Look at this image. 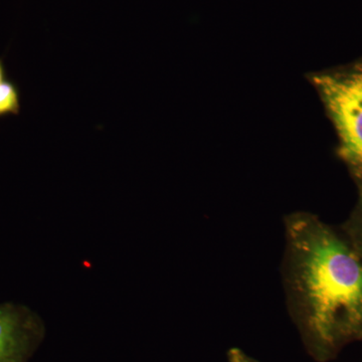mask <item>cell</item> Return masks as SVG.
Instances as JSON below:
<instances>
[{"instance_id": "7", "label": "cell", "mask_w": 362, "mask_h": 362, "mask_svg": "<svg viewBox=\"0 0 362 362\" xmlns=\"http://www.w3.org/2000/svg\"><path fill=\"white\" fill-rule=\"evenodd\" d=\"M6 80V66H4V61L0 59V84Z\"/></svg>"}, {"instance_id": "2", "label": "cell", "mask_w": 362, "mask_h": 362, "mask_svg": "<svg viewBox=\"0 0 362 362\" xmlns=\"http://www.w3.org/2000/svg\"><path fill=\"white\" fill-rule=\"evenodd\" d=\"M337 130V156L362 190V62L307 74Z\"/></svg>"}, {"instance_id": "6", "label": "cell", "mask_w": 362, "mask_h": 362, "mask_svg": "<svg viewBox=\"0 0 362 362\" xmlns=\"http://www.w3.org/2000/svg\"><path fill=\"white\" fill-rule=\"evenodd\" d=\"M226 359H228V362H259L238 347H233L228 350L226 354Z\"/></svg>"}, {"instance_id": "3", "label": "cell", "mask_w": 362, "mask_h": 362, "mask_svg": "<svg viewBox=\"0 0 362 362\" xmlns=\"http://www.w3.org/2000/svg\"><path fill=\"white\" fill-rule=\"evenodd\" d=\"M39 319L11 305L0 306V362H26L42 341Z\"/></svg>"}, {"instance_id": "1", "label": "cell", "mask_w": 362, "mask_h": 362, "mask_svg": "<svg viewBox=\"0 0 362 362\" xmlns=\"http://www.w3.org/2000/svg\"><path fill=\"white\" fill-rule=\"evenodd\" d=\"M284 228L288 311L309 356L329 361L362 339V259L339 228L314 214H287Z\"/></svg>"}, {"instance_id": "5", "label": "cell", "mask_w": 362, "mask_h": 362, "mask_svg": "<svg viewBox=\"0 0 362 362\" xmlns=\"http://www.w3.org/2000/svg\"><path fill=\"white\" fill-rule=\"evenodd\" d=\"M21 112V94L18 86L6 80L0 84V117L18 115Z\"/></svg>"}, {"instance_id": "4", "label": "cell", "mask_w": 362, "mask_h": 362, "mask_svg": "<svg viewBox=\"0 0 362 362\" xmlns=\"http://www.w3.org/2000/svg\"><path fill=\"white\" fill-rule=\"evenodd\" d=\"M339 230L362 259V190L358 204Z\"/></svg>"}]
</instances>
